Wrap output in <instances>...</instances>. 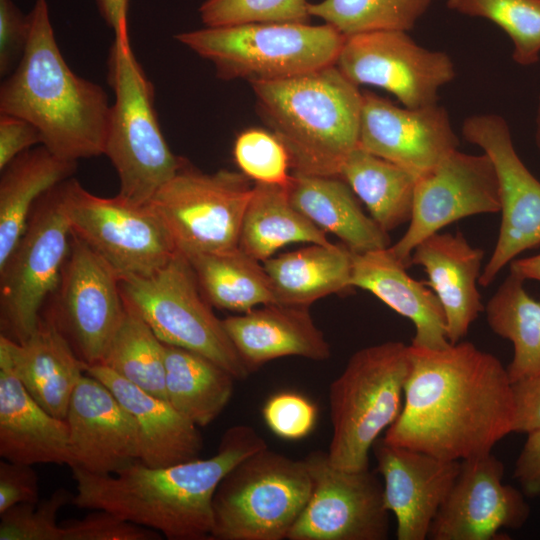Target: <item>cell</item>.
Wrapping results in <instances>:
<instances>
[{
  "label": "cell",
  "mask_w": 540,
  "mask_h": 540,
  "mask_svg": "<svg viewBox=\"0 0 540 540\" xmlns=\"http://www.w3.org/2000/svg\"><path fill=\"white\" fill-rule=\"evenodd\" d=\"M410 371V346L387 341L356 351L330 384V462L369 468V452L400 415Z\"/></svg>",
  "instance_id": "8992f818"
},
{
  "label": "cell",
  "mask_w": 540,
  "mask_h": 540,
  "mask_svg": "<svg viewBox=\"0 0 540 540\" xmlns=\"http://www.w3.org/2000/svg\"><path fill=\"white\" fill-rule=\"evenodd\" d=\"M86 373L106 385L134 419L140 462L165 467L199 458L203 449L199 427L168 400L146 392L101 364L87 366Z\"/></svg>",
  "instance_id": "484cf974"
},
{
  "label": "cell",
  "mask_w": 540,
  "mask_h": 540,
  "mask_svg": "<svg viewBox=\"0 0 540 540\" xmlns=\"http://www.w3.org/2000/svg\"><path fill=\"white\" fill-rule=\"evenodd\" d=\"M458 13L485 18L511 39L513 60L523 66L540 59V0H446Z\"/></svg>",
  "instance_id": "74e56055"
},
{
  "label": "cell",
  "mask_w": 540,
  "mask_h": 540,
  "mask_svg": "<svg viewBox=\"0 0 540 540\" xmlns=\"http://www.w3.org/2000/svg\"><path fill=\"white\" fill-rule=\"evenodd\" d=\"M385 232L409 222L417 176L361 147L344 161L340 175Z\"/></svg>",
  "instance_id": "d6a6232c"
},
{
  "label": "cell",
  "mask_w": 540,
  "mask_h": 540,
  "mask_svg": "<svg viewBox=\"0 0 540 540\" xmlns=\"http://www.w3.org/2000/svg\"><path fill=\"white\" fill-rule=\"evenodd\" d=\"M515 405L513 432L529 433L540 429V373L513 382Z\"/></svg>",
  "instance_id": "7dc6e473"
},
{
  "label": "cell",
  "mask_w": 540,
  "mask_h": 540,
  "mask_svg": "<svg viewBox=\"0 0 540 540\" xmlns=\"http://www.w3.org/2000/svg\"><path fill=\"white\" fill-rule=\"evenodd\" d=\"M266 446L253 427L239 424L225 431L210 458L165 467L136 461L107 475L73 467L76 493L72 503L109 511L169 540H208L219 483L241 460Z\"/></svg>",
  "instance_id": "7a4b0ae2"
},
{
  "label": "cell",
  "mask_w": 540,
  "mask_h": 540,
  "mask_svg": "<svg viewBox=\"0 0 540 540\" xmlns=\"http://www.w3.org/2000/svg\"><path fill=\"white\" fill-rule=\"evenodd\" d=\"M16 68L0 86V112L32 123L41 145L78 162L104 154L111 105L103 87L75 74L56 42L47 0H36Z\"/></svg>",
  "instance_id": "3957f363"
},
{
  "label": "cell",
  "mask_w": 540,
  "mask_h": 540,
  "mask_svg": "<svg viewBox=\"0 0 540 540\" xmlns=\"http://www.w3.org/2000/svg\"><path fill=\"white\" fill-rule=\"evenodd\" d=\"M64 540H158L161 534L106 510L95 509L81 519L60 523Z\"/></svg>",
  "instance_id": "7bdbcfd3"
},
{
  "label": "cell",
  "mask_w": 540,
  "mask_h": 540,
  "mask_svg": "<svg viewBox=\"0 0 540 540\" xmlns=\"http://www.w3.org/2000/svg\"><path fill=\"white\" fill-rule=\"evenodd\" d=\"M514 478L529 497H540V429L527 433L516 460Z\"/></svg>",
  "instance_id": "c3c4849f"
},
{
  "label": "cell",
  "mask_w": 540,
  "mask_h": 540,
  "mask_svg": "<svg viewBox=\"0 0 540 540\" xmlns=\"http://www.w3.org/2000/svg\"><path fill=\"white\" fill-rule=\"evenodd\" d=\"M72 498L68 490L59 488L40 503H23L8 509L0 515V540H64L57 514Z\"/></svg>",
  "instance_id": "60d3db41"
},
{
  "label": "cell",
  "mask_w": 540,
  "mask_h": 540,
  "mask_svg": "<svg viewBox=\"0 0 540 540\" xmlns=\"http://www.w3.org/2000/svg\"><path fill=\"white\" fill-rule=\"evenodd\" d=\"M401 261L389 250L352 252L350 286L366 290L414 325L412 346L444 349L451 343L446 320L435 292L425 281L411 277Z\"/></svg>",
  "instance_id": "d4e9b609"
},
{
  "label": "cell",
  "mask_w": 540,
  "mask_h": 540,
  "mask_svg": "<svg viewBox=\"0 0 540 540\" xmlns=\"http://www.w3.org/2000/svg\"><path fill=\"white\" fill-rule=\"evenodd\" d=\"M119 283L125 302L163 343L205 356L236 380L250 375L182 253L177 251L164 266L150 274L119 277Z\"/></svg>",
  "instance_id": "9c48e42d"
},
{
  "label": "cell",
  "mask_w": 540,
  "mask_h": 540,
  "mask_svg": "<svg viewBox=\"0 0 540 540\" xmlns=\"http://www.w3.org/2000/svg\"><path fill=\"white\" fill-rule=\"evenodd\" d=\"M304 461L312 489L289 540H385L389 511L383 483L368 469L334 466L327 452L313 451Z\"/></svg>",
  "instance_id": "4fadbf2b"
},
{
  "label": "cell",
  "mask_w": 540,
  "mask_h": 540,
  "mask_svg": "<svg viewBox=\"0 0 540 540\" xmlns=\"http://www.w3.org/2000/svg\"><path fill=\"white\" fill-rule=\"evenodd\" d=\"M58 296L41 316L49 319L87 366L101 363L125 303L115 271L72 232Z\"/></svg>",
  "instance_id": "5bb4252c"
},
{
  "label": "cell",
  "mask_w": 540,
  "mask_h": 540,
  "mask_svg": "<svg viewBox=\"0 0 540 540\" xmlns=\"http://www.w3.org/2000/svg\"><path fill=\"white\" fill-rule=\"evenodd\" d=\"M462 134L490 157L498 178L499 235L479 278V285L488 287L516 256L540 245V181L518 156L503 117L469 116L462 124Z\"/></svg>",
  "instance_id": "2e32d148"
},
{
  "label": "cell",
  "mask_w": 540,
  "mask_h": 540,
  "mask_svg": "<svg viewBox=\"0 0 540 540\" xmlns=\"http://www.w3.org/2000/svg\"><path fill=\"white\" fill-rule=\"evenodd\" d=\"M38 129L29 121L0 112V170L21 153L41 145Z\"/></svg>",
  "instance_id": "bcb514c9"
},
{
  "label": "cell",
  "mask_w": 540,
  "mask_h": 540,
  "mask_svg": "<svg viewBox=\"0 0 540 540\" xmlns=\"http://www.w3.org/2000/svg\"><path fill=\"white\" fill-rule=\"evenodd\" d=\"M263 266L279 304L309 307L352 288V252L344 244H310L270 257Z\"/></svg>",
  "instance_id": "f546056e"
},
{
  "label": "cell",
  "mask_w": 540,
  "mask_h": 540,
  "mask_svg": "<svg viewBox=\"0 0 540 540\" xmlns=\"http://www.w3.org/2000/svg\"><path fill=\"white\" fill-rule=\"evenodd\" d=\"M174 38L211 62L218 77L253 83L335 65L346 36L326 23H251L205 26Z\"/></svg>",
  "instance_id": "52a82bcc"
},
{
  "label": "cell",
  "mask_w": 540,
  "mask_h": 540,
  "mask_svg": "<svg viewBox=\"0 0 540 540\" xmlns=\"http://www.w3.org/2000/svg\"><path fill=\"white\" fill-rule=\"evenodd\" d=\"M38 477L32 465L7 460L0 463V515L23 503H37Z\"/></svg>",
  "instance_id": "f6af8a7d"
},
{
  "label": "cell",
  "mask_w": 540,
  "mask_h": 540,
  "mask_svg": "<svg viewBox=\"0 0 540 540\" xmlns=\"http://www.w3.org/2000/svg\"><path fill=\"white\" fill-rule=\"evenodd\" d=\"M122 320L101 361L125 380L166 399L165 345L127 302Z\"/></svg>",
  "instance_id": "d590c367"
},
{
  "label": "cell",
  "mask_w": 540,
  "mask_h": 540,
  "mask_svg": "<svg viewBox=\"0 0 540 540\" xmlns=\"http://www.w3.org/2000/svg\"><path fill=\"white\" fill-rule=\"evenodd\" d=\"M164 345L167 400L198 427L209 425L229 403L236 379L201 354Z\"/></svg>",
  "instance_id": "1f68e13d"
},
{
  "label": "cell",
  "mask_w": 540,
  "mask_h": 540,
  "mask_svg": "<svg viewBox=\"0 0 540 540\" xmlns=\"http://www.w3.org/2000/svg\"><path fill=\"white\" fill-rule=\"evenodd\" d=\"M130 0H96L98 11L114 34L128 31V8Z\"/></svg>",
  "instance_id": "681fc988"
},
{
  "label": "cell",
  "mask_w": 540,
  "mask_h": 540,
  "mask_svg": "<svg viewBox=\"0 0 540 540\" xmlns=\"http://www.w3.org/2000/svg\"><path fill=\"white\" fill-rule=\"evenodd\" d=\"M63 182L37 201L24 233L0 266L1 336L19 344L38 327L45 302L58 289L71 249L72 227Z\"/></svg>",
  "instance_id": "30bf717a"
},
{
  "label": "cell",
  "mask_w": 540,
  "mask_h": 540,
  "mask_svg": "<svg viewBox=\"0 0 540 540\" xmlns=\"http://www.w3.org/2000/svg\"><path fill=\"white\" fill-rule=\"evenodd\" d=\"M30 14L13 0H0V75L7 77L19 63L29 40Z\"/></svg>",
  "instance_id": "ee69618b"
},
{
  "label": "cell",
  "mask_w": 540,
  "mask_h": 540,
  "mask_svg": "<svg viewBox=\"0 0 540 540\" xmlns=\"http://www.w3.org/2000/svg\"><path fill=\"white\" fill-rule=\"evenodd\" d=\"M504 464L492 453L461 461L455 483L429 531L431 540H495L528 519L523 494L503 482Z\"/></svg>",
  "instance_id": "ac0fdd59"
},
{
  "label": "cell",
  "mask_w": 540,
  "mask_h": 540,
  "mask_svg": "<svg viewBox=\"0 0 540 540\" xmlns=\"http://www.w3.org/2000/svg\"><path fill=\"white\" fill-rule=\"evenodd\" d=\"M233 156L240 171L254 183L289 186V155L273 132L259 128L242 131L235 139Z\"/></svg>",
  "instance_id": "ab89813d"
},
{
  "label": "cell",
  "mask_w": 540,
  "mask_h": 540,
  "mask_svg": "<svg viewBox=\"0 0 540 540\" xmlns=\"http://www.w3.org/2000/svg\"><path fill=\"white\" fill-rule=\"evenodd\" d=\"M292 205L325 233L337 236L351 252L390 246L388 233L361 209L355 193L339 176L292 173Z\"/></svg>",
  "instance_id": "83f0119b"
},
{
  "label": "cell",
  "mask_w": 540,
  "mask_h": 540,
  "mask_svg": "<svg viewBox=\"0 0 540 540\" xmlns=\"http://www.w3.org/2000/svg\"><path fill=\"white\" fill-rule=\"evenodd\" d=\"M0 346L31 397L51 415L65 419L87 365L53 322L41 316L38 327L25 342L19 344L0 335Z\"/></svg>",
  "instance_id": "4316f807"
},
{
  "label": "cell",
  "mask_w": 540,
  "mask_h": 540,
  "mask_svg": "<svg viewBox=\"0 0 540 540\" xmlns=\"http://www.w3.org/2000/svg\"><path fill=\"white\" fill-rule=\"evenodd\" d=\"M72 232L118 275H147L164 266L177 252L164 225L149 207L118 195L100 197L77 179L63 182Z\"/></svg>",
  "instance_id": "7c38bea8"
},
{
  "label": "cell",
  "mask_w": 540,
  "mask_h": 540,
  "mask_svg": "<svg viewBox=\"0 0 540 540\" xmlns=\"http://www.w3.org/2000/svg\"><path fill=\"white\" fill-rule=\"evenodd\" d=\"M358 146L418 177L456 150L459 139L443 106L436 103L415 109L400 108L366 92Z\"/></svg>",
  "instance_id": "d6986e66"
},
{
  "label": "cell",
  "mask_w": 540,
  "mask_h": 540,
  "mask_svg": "<svg viewBox=\"0 0 540 540\" xmlns=\"http://www.w3.org/2000/svg\"><path fill=\"white\" fill-rule=\"evenodd\" d=\"M385 506L396 519L398 540L428 539L431 525L459 474L461 461L446 460L383 438L373 445Z\"/></svg>",
  "instance_id": "ffe728a7"
},
{
  "label": "cell",
  "mask_w": 540,
  "mask_h": 540,
  "mask_svg": "<svg viewBox=\"0 0 540 540\" xmlns=\"http://www.w3.org/2000/svg\"><path fill=\"white\" fill-rule=\"evenodd\" d=\"M524 281L510 271L484 307L490 329L513 344L506 367L511 383L540 373V301L528 294Z\"/></svg>",
  "instance_id": "e575fe53"
},
{
  "label": "cell",
  "mask_w": 540,
  "mask_h": 540,
  "mask_svg": "<svg viewBox=\"0 0 540 540\" xmlns=\"http://www.w3.org/2000/svg\"><path fill=\"white\" fill-rule=\"evenodd\" d=\"M499 184L490 157L452 151L430 171L417 177L409 226L389 246L405 266L426 237L462 218L500 212Z\"/></svg>",
  "instance_id": "e0dca14e"
},
{
  "label": "cell",
  "mask_w": 540,
  "mask_h": 540,
  "mask_svg": "<svg viewBox=\"0 0 540 540\" xmlns=\"http://www.w3.org/2000/svg\"><path fill=\"white\" fill-rule=\"evenodd\" d=\"M327 245L326 233L291 203L288 187L254 183L240 231L238 247L264 262L289 243Z\"/></svg>",
  "instance_id": "4dcf8cb0"
},
{
  "label": "cell",
  "mask_w": 540,
  "mask_h": 540,
  "mask_svg": "<svg viewBox=\"0 0 540 540\" xmlns=\"http://www.w3.org/2000/svg\"><path fill=\"white\" fill-rule=\"evenodd\" d=\"M335 65L355 85L382 88L412 109L436 104L439 89L456 75L448 54L423 48L399 30L346 36Z\"/></svg>",
  "instance_id": "9a60e30c"
},
{
  "label": "cell",
  "mask_w": 540,
  "mask_h": 540,
  "mask_svg": "<svg viewBox=\"0 0 540 540\" xmlns=\"http://www.w3.org/2000/svg\"><path fill=\"white\" fill-rule=\"evenodd\" d=\"M307 0H205L199 7L207 27L251 23H308Z\"/></svg>",
  "instance_id": "f35d334b"
},
{
  "label": "cell",
  "mask_w": 540,
  "mask_h": 540,
  "mask_svg": "<svg viewBox=\"0 0 540 540\" xmlns=\"http://www.w3.org/2000/svg\"><path fill=\"white\" fill-rule=\"evenodd\" d=\"M233 345L251 373L271 360L299 356L314 361L330 357V345L308 307L272 303L222 320Z\"/></svg>",
  "instance_id": "cb8c5ba5"
},
{
  "label": "cell",
  "mask_w": 540,
  "mask_h": 540,
  "mask_svg": "<svg viewBox=\"0 0 540 540\" xmlns=\"http://www.w3.org/2000/svg\"><path fill=\"white\" fill-rule=\"evenodd\" d=\"M72 466L114 474L140 459L136 423L111 390L85 373L72 394L65 418Z\"/></svg>",
  "instance_id": "44dd1931"
},
{
  "label": "cell",
  "mask_w": 540,
  "mask_h": 540,
  "mask_svg": "<svg viewBox=\"0 0 540 540\" xmlns=\"http://www.w3.org/2000/svg\"><path fill=\"white\" fill-rule=\"evenodd\" d=\"M252 189L242 172L204 173L184 159L148 205L184 256L225 252L238 248Z\"/></svg>",
  "instance_id": "8fae6325"
},
{
  "label": "cell",
  "mask_w": 540,
  "mask_h": 540,
  "mask_svg": "<svg viewBox=\"0 0 540 540\" xmlns=\"http://www.w3.org/2000/svg\"><path fill=\"white\" fill-rule=\"evenodd\" d=\"M186 258L212 306L245 313L262 305L276 303L264 266L239 247Z\"/></svg>",
  "instance_id": "836d02e7"
},
{
  "label": "cell",
  "mask_w": 540,
  "mask_h": 540,
  "mask_svg": "<svg viewBox=\"0 0 540 540\" xmlns=\"http://www.w3.org/2000/svg\"><path fill=\"white\" fill-rule=\"evenodd\" d=\"M0 456L10 462L32 466H72L66 420L51 415L31 397L1 346Z\"/></svg>",
  "instance_id": "603a6c76"
},
{
  "label": "cell",
  "mask_w": 540,
  "mask_h": 540,
  "mask_svg": "<svg viewBox=\"0 0 540 540\" xmlns=\"http://www.w3.org/2000/svg\"><path fill=\"white\" fill-rule=\"evenodd\" d=\"M251 84L260 114L286 148L293 172L339 176L359 145L363 93L358 86L336 65Z\"/></svg>",
  "instance_id": "277c9868"
},
{
  "label": "cell",
  "mask_w": 540,
  "mask_h": 540,
  "mask_svg": "<svg viewBox=\"0 0 540 540\" xmlns=\"http://www.w3.org/2000/svg\"><path fill=\"white\" fill-rule=\"evenodd\" d=\"M311 489L304 459L261 448L236 464L219 483L212 503L211 539H287Z\"/></svg>",
  "instance_id": "ba28073f"
},
{
  "label": "cell",
  "mask_w": 540,
  "mask_h": 540,
  "mask_svg": "<svg viewBox=\"0 0 540 540\" xmlns=\"http://www.w3.org/2000/svg\"><path fill=\"white\" fill-rule=\"evenodd\" d=\"M76 170L77 162L62 159L43 145L21 153L1 170L0 266L24 233L37 201Z\"/></svg>",
  "instance_id": "f1b7e54d"
},
{
  "label": "cell",
  "mask_w": 540,
  "mask_h": 540,
  "mask_svg": "<svg viewBox=\"0 0 540 540\" xmlns=\"http://www.w3.org/2000/svg\"><path fill=\"white\" fill-rule=\"evenodd\" d=\"M510 271L523 280L540 281V253L510 262Z\"/></svg>",
  "instance_id": "f907efd6"
},
{
  "label": "cell",
  "mask_w": 540,
  "mask_h": 540,
  "mask_svg": "<svg viewBox=\"0 0 540 540\" xmlns=\"http://www.w3.org/2000/svg\"><path fill=\"white\" fill-rule=\"evenodd\" d=\"M484 252L473 247L461 232L434 233L414 248L411 265L423 267L426 284L438 297L451 344L461 341L484 311L477 288Z\"/></svg>",
  "instance_id": "7402d4cb"
},
{
  "label": "cell",
  "mask_w": 540,
  "mask_h": 540,
  "mask_svg": "<svg viewBox=\"0 0 540 540\" xmlns=\"http://www.w3.org/2000/svg\"><path fill=\"white\" fill-rule=\"evenodd\" d=\"M262 415L275 435L286 440H299L312 431L317 409L310 400L298 393L280 392L266 401Z\"/></svg>",
  "instance_id": "b9f144b4"
},
{
  "label": "cell",
  "mask_w": 540,
  "mask_h": 540,
  "mask_svg": "<svg viewBox=\"0 0 540 540\" xmlns=\"http://www.w3.org/2000/svg\"><path fill=\"white\" fill-rule=\"evenodd\" d=\"M107 81L115 99L103 155L117 172V195L132 204L147 205L184 159L172 153L161 131L155 89L135 57L128 31L115 34L107 58Z\"/></svg>",
  "instance_id": "5b68a950"
},
{
  "label": "cell",
  "mask_w": 540,
  "mask_h": 540,
  "mask_svg": "<svg viewBox=\"0 0 540 540\" xmlns=\"http://www.w3.org/2000/svg\"><path fill=\"white\" fill-rule=\"evenodd\" d=\"M409 346L403 408L385 442L462 461L491 453L513 433L512 383L496 356L468 341L439 350Z\"/></svg>",
  "instance_id": "6da1fadb"
},
{
  "label": "cell",
  "mask_w": 540,
  "mask_h": 540,
  "mask_svg": "<svg viewBox=\"0 0 540 540\" xmlns=\"http://www.w3.org/2000/svg\"><path fill=\"white\" fill-rule=\"evenodd\" d=\"M535 139L537 147L540 151V97H539V104L537 109V116H536V133H535Z\"/></svg>",
  "instance_id": "816d5d0a"
},
{
  "label": "cell",
  "mask_w": 540,
  "mask_h": 540,
  "mask_svg": "<svg viewBox=\"0 0 540 540\" xmlns=\"http://www.w3.org/2000/svg\"><path fill=\"white\" fill-rule=\"evenodd\" d=\"M433 0H322L309 3L321 18L345 36L378 30L409 31Z\"/></svg>",
  "instance_id": "8d00e7d4"
}]
</instances>
